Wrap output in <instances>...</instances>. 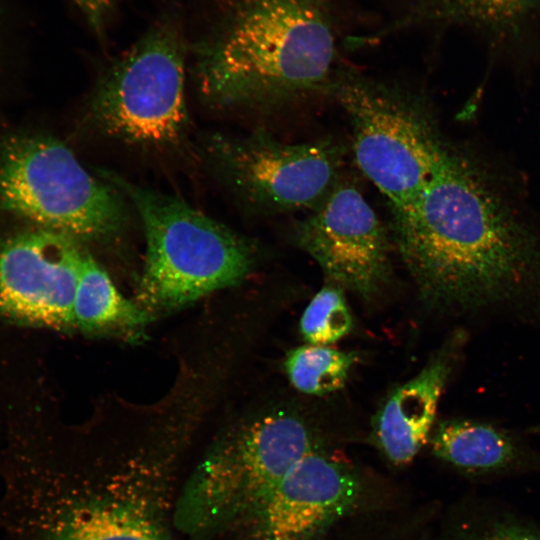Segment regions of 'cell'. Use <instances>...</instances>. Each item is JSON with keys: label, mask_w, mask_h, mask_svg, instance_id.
I'll return each mask as SVG.
<instances>
[{"label": "cell", "mask_w": 540, "mask_h": 540, "mask_svg": "<svg viewBox=\"0 0 540 540\" xmlns=\"http://www.w3.org/2000/svg\"><path fill=\"white\" fill-rule=\"evenodd\" d=\"M421 299L470 310L540 284V232L473 157L444 145L413 204L393 216Z\"/></svg>", "instance_id": "obj_1"}, {"label": "cell", "mask_w": 540, "mask_h": 540, "mask_svg": "<svg viewBox=\"0 0 540 540\" xmlns=\"http://www.w3.org/2000/svg\"><path fill=\"white\" fill-rule=\"evenodd\" d=\"M180 479L160 458L12 453L0 459V540H181Z\"/></svg>", "instance_id": "obj_2"}, {"label": "cell", "mask_w": 540, "mask_h": 540, "mask_svg": "<svg viewBox=\"0 0 540 540\" xmlns=\"http://www.w3.org/2000/svg\"><path fill=\"white\" fill-rule=\"evenodd\" d=\"M335 52L323 0H217L192 45L198 89L219 108L316 90L328 81Z\"/></svg>", "instance_id": "obj_3"}, {"label": "cell", "mask_w": 540, "mask_h": 540, "mask_svg": "<svg viewBox=\"0 0 540 540\" xmlns=\"http://www.w3.org/2000/svg\"><path fill=\"white\" fill-rule=\"evenodd\" d=\"M139 214L146 238L136 303L151 316L240 283L255 261L242 236L184 201L105 172Z\"/></svg>", "instance_id": "obj_4"}, {"label": "cell", "mask_w": 540, "mask_h": 540, "mask_svg": "<svg viewBox=\"0 0 540 540\" xmlns=\"http://www.w3.org/2000/svg\"><path fill=\"white\" fill-rule=\"evenodd\" d=\"M0 206L76 240L110 239L128 220L116 190L45 136L11 138L0 148Z\"/></svg>", "instance_id": "obj_5"}, {"label": "cell", "mask_w": 540, "mask_h": 540, "mask_svg": "<svg viewBox=\"0 0 540 540\" xmlns=\"http://www.w3.org/2000/svg\"><path fill=\"white\" fill-rule=\"evenodd\" d=\"M185 51L179 20L163 15L100 78L89 106L92 123L133 145L179 141L187 125Z\"/></svg>", "instance_id": "obj_6"}, {"label": "cell", "mask_w": 540, "mask_h": 540, "mask_svg": "<svg viewBox=\"0 0 540 540\" xmlns=\"http://www.w3.org/2000/svg\"><path fill=\"white\" fill-rule=\"evenodd\" d=\"M336 97L363 174L387 198L393 216L421 194L444 143L427 109L408 93L360 77L337 84Z\"/></svg>", "instance_id": "obj_7"}, {"label": "cell", "mask_w": 540, "mask_h": 540, "mask_svg": "<svg viewBox=\"0 0 540 540\" xmlns=\"http://www.w3.org/2000/svg\"><path fill=\"white\" fill-rule=\"evenodd\" d=\"M206 148L228 186L263 212L311 210L339 182L342 155L330 141L284 143L263 133L214 135Z\"/></svg>", "instance_id": "obj_8"}, {"label": "cell", "mask_w": 540, "mask_h": 540, "mask_svg": "<svg viewBox=\"0 0 540 540\" xmlns=\"http://www.w3.org/2000/svg\"><path fill=\"white\" fill-rule=\"evenodd\" d=\"M359 494L354 471L315 449L258 504L200 540H319Z\"/></svg>", "instance_id": "obj_9"}, {"label": "cell", "mask_w": 540, "mask_h": 540, "mask_svg": "<svg viewBox=\"0 0 540 540\" xmlns=\"http://www.w3.org/2000/svg\"><path fill=\"white\" fill-rule=\"evenodd\" d=\"M85 255L76 239L44 228L0 242V316L20 325L74 329Z\"/></svg>", "instance_id": "obj_10"}, {"label": "cell", "mask_w": 540, "mask_h": 540, "mask_svg": "<svg viewBox=\"0 0 540 540\" xmlns=\"http://www.w3.org/2000/svg\"><path fill=\"white\" fill-rule=\"evenodd\" d=\"M293 239L334 283L370 298L386 283L389 240L377 214L353 185L338 182L298 221Z\"/></svg>", "instance_id": "obj_11"}, {"label": "cell", "mask_w": 540, "mask_h": 540, "mask_svg": "<svg viewBox=\"0 0 540 540\" xmlns=\"http://www.w3.org/2000/svg\"><path fill=\"white\" fill-rule=\"evenodd\" d=\"M457 340L452 339L415 377L394 389L377 412L373 437L394 465L411 462L428 442Z\"/></svg>", "instance_id": "obj_12"}, {"label": "cell", "mask_w": 540, "mask_h": 540, "mask_svg": "<svg viewBox=\"0 0 540 540\" xmlns=\"http://www.w3.org/2000/svg\"><path fill=\"white\" fill-rule=\"evenodd\" d=\"M432 453L460 471L496 474L524 466L526 453L505 430L470 419L437 424L429 439Z\"/></svg>", "instance_id": "obj_13"}, {"label": "cell", "mask_w": 540, "mask_h": 540, "mask_svg": "<svg viewBox=\"0 0 540 540\" xmlns=\"http://www.w3.org/2000/svg\"><path fill=\"white\" fill-rule=\"evenodd\" d=\"M75 328L98 334H127L151 318L136 302L124 298L109 275L86 253L74 297Z\"/></svg>", "instance_id": "obj_14"}, {"label": "cell", "mask_w": 540, "mask_h": 540, "mask_svg": "<svg viewBox=\"0 0 540 540\" xmlns=\"http://www.w3.org/2000/svg\"><path fill=\"white\" fill-rule=\"evenodd\" d=\"M356 360L355 353L308 344L291 350L284 367L297 390L309 395H324L344 386Z\"/></svg>", "instance_id": "obj_15"}, {"label": "cell", "mask_w": 540, "mask_h": 540, "mask_svg": "<svg viewBox=\"0 0 540 540\" xmlns=\"http://www.w3.org/2000/svg\"><path fill=\"white\" fill-rule=\"evenodd\" d=\"M352 325V315L342 291L335 286H326L306 307L300 331L309 344L326 346L346 336Z\"/></svg>", "instance_id": "obj_16"}, {"label": "cell", "mask_w": 540, "mask_h": 540, "mask_svg": "<svg viewBox=\"0 0 540 540\" xmlns=\"http://www.w3.org/2000/svg\"><path fill=\"white\" fill-rule=\"evenodd\" d=\"M448 540H540V531L508 511L476 508L451 527Z\"/></svg>", "instance_id": "obj_17"}, {"label": "cell", "mask_w": 540, "mask_h": 540, "mask_svg": "<svg viewBox=\"0 0 540 540\" xmlns=\"http://www.w3.org/2000/svg\"><path fill=\"white\" fill-rule=\"evenodd\" d=\"M116 0H74L92 31L100 38L105 34Z\"/></svg>", "instance_id": "obj_18"}]
</instances>
